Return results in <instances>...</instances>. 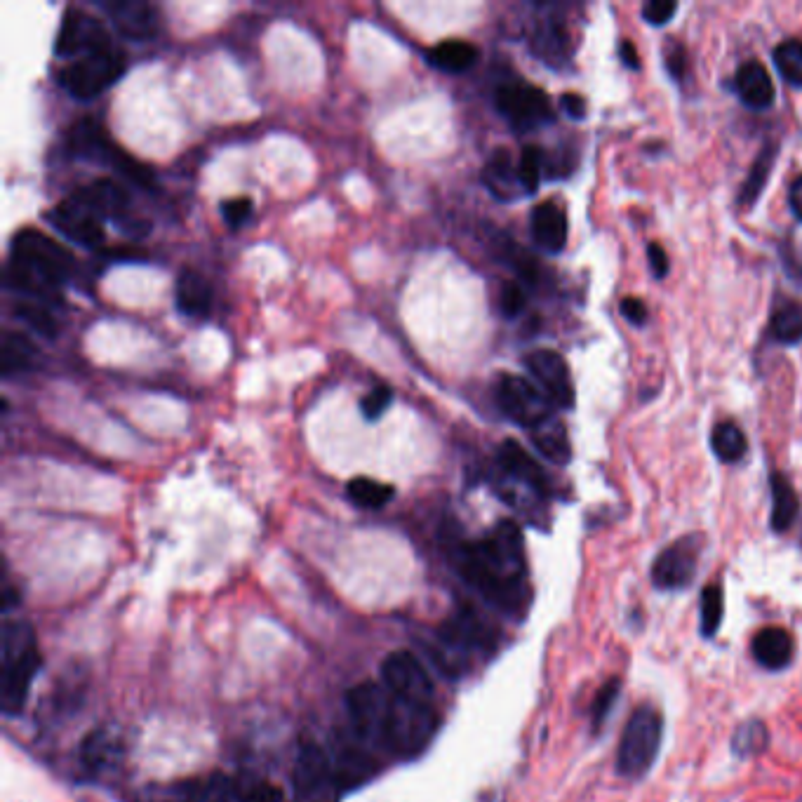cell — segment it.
I'll return each mask as SVG.
<instances>
[{"instance_id": "obj_39", "label": "cell", "mask_w": 802, "mask_h": 802, "mask_svg": "<svg viewBox=\"0 0 802 802\" xmlns=\"http://www.w3.org/2000/svg\"><path fill=\"white\" fill-rule=\"evenodd\" d=\"M774 64L786 83L802 88V40L788 38L774 48Z\"/></svg>"}, {"instance_id": "obj_45", "label": "cell", "mask_w": 802, "mask_h": 802, "mask_svg": "<svg viewBox=\"0 0 802 802\" xmlns=\"http://www.w3.org/2000/svg\"><path fill=\"white\" fill-rule=\"evenodd\" d=\"M240 802H287L283 788H278L276 784H269V781H257V784L247 786L245 791H240Z\"/></svg>"}, {"instance_id": "obj_7", "label": "cell", "mask_w": 802, "mask_h": 802, "mask_svg": "<svg viewBox=\"0 0 802 802\" xmlns=\"http://www.w3.org/2000/svg\"><path fill=\"white\" fill-rule=\"evenodd\" d=\"M125 71V55L116 45H106L102 50L90 52L78 59H71L64 69H59V85L76 99H95L106 88H111Z\"/></svg>"}, {"instance_id": "obj_35", "label": "cell", "mask_w": 802, "mask_h": 802, "mask_svg": "<svg viewBox=\"0 0 802 802\" xmlns=\"http://www.w3.org/2000/svg\"><path fill=\"white\" fill-rule=\"evenodd\" d=\"M346 494H349V499L353 504L360 506V509H382V506L389 504L393 499V494H396V487L393 485H386V483H379V480L374 478H353L349 485H346Z\"/></svg>"}, {"instance_id": "obj_32", "label": "cell", "mask_w": 802, "mask_h": 802, "mask_svg": "<svg viewBox=\"0 0 802 802\" xmlns=\"http://www.w3.org/2000/svg\"><path fill=\"white\" fill-rule=\"evenodd\" d=\"M532 48L544 62L558 66L560 59H565L567 52H570V36H567L565 26L558 19L548 17L534 31Z\"/></svg>"}, {"instance_id": "obj_48", "label": "cell", "mask_w": 802, "mask_h": 802, "mask_svg": "<svg viewBox=\"0 0 802 802\" xmlns=\"http://www.w3.org/2000/svg\"><path fill=\"white\" fill-rule=\"evenodd\" d=\"M678 10V5L668 3V0H652L643 8V19L652 26H664L666 22H671V17Z\"/></svg>"}, {"instance_id": "obj_13", "label": "cell", "mask_w": 802, "mask_h": 802, "mask_svg": "<svg viewBox=\"0 0 802 802\" xmlns=\"http://www.w3.org/2000/svg\"><path fill=\"white\" fill-rule=\"evenodd\" d=\"M382 683L393 697L433 704V680L412 652H391L382 664Z\"/></svg>"}, {"instance_id": "obj_14", "label": "cell", "mask_w": 802, "mask_h": 802, "mask_svg": "<svg viewBox=\"0 0 802 802\" xmlns=\"http://www.w3.org/2000/svg\"><path fill=\"white\" fill-rule=\"evenodd\" d=\"M106 45H111L109 31H106V26L97 17L88 15V12L80 8H69L64 12L55 40L57 57L78 59L95 50H102Z\"/></svg>"}, {"instance_id": "obj_23", "label": "cell", "mask_w": 802, "mask_h": 802, "mask_svg": "<svg viewBox=\"0 0 802 802\" xmlns=\"http://www.w3.org/2000/svg\"><path fill=\"white\" fill-rule=\"evenodd\" d=\"M76 196L88 203L102 219H123L125 212L130 210L128 191L109 177L95 179V182L78 189Z\"/></svg>"}, {"instance_id": "obj_49", "label": "cell", "mask_w": 802, "mask_h": 802, "mask_svg": "<svg viewBox=\"0 0 802 802\" xmlns=\"http://www.w3.org/2000/svg\"><path fill=\"white\" fill-rule=\"evenodd\" d=\"M621 316H624L628 323L643 325L647 320V306L636 297H626L621 299Z\"/></svg>"}, {"instance_id": "obj_11", "label": "cell", "mask_w": 802, "mask_h": 802, "mask_svg": "<svg viewBox=\"0 0 802 802\" xmlns=\"http://www.w3.org/2000/svg\"><path fill=\"white\" fill-rule=\"evenodd\" d=\"M497 403L506 417L530 431L553 414V403L546 398V393L518 374H501L497 382Z\"/></svg>"}, {"instance_id": "obj_19", "label": "cell", "mask_w": 802, "mask_h": 802, "mask_svg": "<svg viewBox=\"0 0 802 802\" xmlns=\"http://www.w3.org/2000/svg\"><path fill=\"white\" fill-rule=\"evenodd\" d=\"M113 26L130 40H149L158 31V12L144 0H113L106 3Z\"/></svg>"}, {"instance_id": "obj_53", "label": "cell", "mask_w": 802, "mask_h": 802, "mask_svg": "<svg viewBox=\"0 0 802 802\" xmlns=\"http://www.w3.org/2000/svg\"><path fill=\"white\" fill-rule=\"evenodd\" d=\"M788 205H791L793 215L802 222V175L791 184V191H788Z\"/></svg>"}, {"instance_id": "obj_9", "label": "cell", "mask_w": 802, "mask_h": 802, "mask_svg": "<svg viewBox=\"0 0 802 802\" xmlns=\"http://www.w3.org/2000/svg\"><path fill=\"white\" fill-rule=\"evenodd\" d=\"M389 708L391 692L384 685L363 683L346 694V711H349L353 734L360 744L382 746Z\"/></svg>"}, {"instance_id": "obj_46", "label": "cell", "mask_w": 802, "mask_h": 802, "mask_svg": "<svg viewBox=\"0 0 802 802\" xmlns=\"http://www.w3.org/2000/svg\"><path fill=\"white\" fill-rule=\"evenodd\" d=\"M222 215H224V222L229 224L231 229H240V226H243L252 215V200L250 198L224 200Z\"/></svg>"}, {"instance_id": "obj_10", "label": "cell", "mask_w": 802, "mask_h": 802, "mask_svg": "<svg viewBox=\"0 0 802 802\" xmlns=\"http://www.w3.org/2000/svg\"><path fill=\"white\" fill-rule=\"evenodd\" d=\"M701 548H704L701 534H687V537H680L673 544H668L652 563L650 579L654 588H659V591H683V588L692 586L699 570Z\"/></svg>"}, {"instance_id": "obj_24", "label": "cell", "mask_w": 802, "mask_h": 802, "mask_svg": "<svg viewBox=\"0 0 802 802\" xmlns=\"http://www.w3.org/2000/svg\"><path fill=\"white\" fill-rule=\"evenodd\" d=\"M734 90L741 102L751 109H767L774 104V83L772 76L760 62H746L734 76Z\"/></svg>"}, {"instance_id": "obj_50", "label": "cell", "mask_w": 802, "mask_h": 802, "mask_svg": "<svg viewBox=\"0 0 802 802\" xmlns=\"http://www.w3.org/2000/svg\"><path fill=\"white\" fill-rule=\"evenodd\" d=\"M647 259H650V269L654 273V278H664L668 273V255L664 252V247L659 243L647 245Z\"/></svg>"}, {"instance_id": "obj_36", "label": "cell", "mask_w": 802, "mask_h": 802, "mask_svg": "<svg viewBox=\"0 0 802 802\" xmlns=\"http://www.w3.org/2000/svg\"><path fill=\"white\" fill-rule=\"evenodd\" d=\"M774 160H777V146L774 144H767L763 151H760L758 160H755L753 167H751V175L744 184H741V193H739V203L744 207H751L755 200H758L760 193H763L765 184H767V177H770L772 167H774Z\"/></svg>"}, {"instance_id": "obj_43", "label": "cell", "mask_w": 802, "mask_h": 802, "mask_svg": "<svg viewBox=\"0 0 802 802\" xmlns=\"http://www.w3.org/2000/svg\"><path fill=\"white\" fill-rule=\"evenodd\" d=\"M541 170H544V153H541L539 146H525L518 158V177L525 193L537 191Z\"/></svg>"}, {"instance_id": "obj_51", "label": "cell", "mask_w": 802, "mask_h": 802, "mask_svg": "<svg viewBox=\"0 0 802 802\" xmlns=\"http://www.w3.org/2000/svg\"><path fill=\"white\" fill-rule=\"evenodd\" d=\"M666 66L673 73V78H680L685 71V50L680 43H671L666 48Z\"/></svg>"}, {"instance_id": "obj_26", "label": "cell", "mask_w": 802, "mask_h": 802, "mask_svg": "<svg viewBox=\"0 0 802 802\" xmlns=\"http://www.w3.org/2000/svg\"><path fill=\"white\" fill-rule=\"evenodd\" d=\"M175 299H177L179 311H182L184 316L205 318L207 313H210L212 292H210V285H207V280L200 276L198 271L184 269L182 273H179L177 285H175Z\"/></svg>"}, {"instance_id": "obj_42", "label": "cell", "mask_w": 802, "mask_h": 802, "mask_svg": "<svg viewBox=\"0 0 802 802\" xmlns=\"http://www.w3.org/2000/svg\"><path fill=\"white\" fill-rule=\"evenodd\" d=\"M12 311H15V316L19 320H24L26 325L33 327V330H36L38 334H43V337H48V339L57 337L59 325H57L55 316H52L50 309L45 304L33 302V299H29V302H17L15 309H12Z\"/></svg>"}, {"instance_id": "obj_40", "label": "cell", "mask_w": 802, "mask_h": 802, "mask_svg": "<svg viewBox=\"0 0 802 802\" xmlns=\"http://www.w3.org/2000/svg\"><path fill=\"white\" fill-rule=\"evenodd\" d=\"M210 781H177L172 786H160L149 791V802H205Z\"/></svg>"}, {"instance_id": "obj_30", "label": "cell", "mask_w": 802, "mask_h": 802, "mask_svg": "<svg viewBox=\"0 0 802 802\" xmlns=\"http://www.w3.org/2000/svg\"><path fill=\"white\" fill-rule=\"evenodd\" d=\"M772 487V530L774 532H788L798 518L800 499L795 494L791 480L784 473H772L770 478Z\"/></svg>"}, {"instance_id": "obj_8", "label": "cell", "mask_w": 802, "mask_h": 802, "mask_svg": "<svg viewBox=\"0 0 802 802\" xmlns=\"http://www.w3.org/2000/svg\"><path fill=\"white\" fill-rule=\"evenodd\" d=\"M292 791V802H339L342 786L332 758L323 746L304 744L299 748L292 772Z\"/></svg>"}, {"instance_id": "obj_5", "label": "cell", "mask_w": 802, "mask_h": 802, "mask_svg": "<svg viewBox=\"0 0 802 802\" xmlns=\"http://www.w3.org/2000/svg\"><path fill=\"white\" fill-rule=\"evenodd\" d=\"M438 723L440 718L433 704L398 699L391 694L382 746L398 758H414L431 744L433 734L438 732Z\"/></svg>"}, {"instance_id": "obj_41", "label": "cell", "mask_w": 802, "mask_h": 802, "mask_svg": "<svg viewBox=\"0 0 802 802\" xmlns=\"http://www.w3.org/2000/svg\"><path fill=\"white\" fill-rule=\"evenodd\" d=\"M619 694H621V678H617V675L607 680V683L596 692V697H593V701H591V732L593 734H598L605 727L607 718H610L614 706H617Z\"/></svg>"}, {"instance_id": "obj_20", "label": "cell", "mask_w": 802, "mask_h": 802, "mask_svg": "<svg viewBox=\"0 0 802 802\" xmlns=\"http://www.w3.org/2000/svg\"><path fill=\"white\" fill-rule=\"evenodd\" d=\"M499 466L513 483L527 487V490L537 494V497H544L548 492V483L541 466L525 452L523 445L516 443V440H504V443H501Z\"/></svg>"}, {"instance_id": "obj_34", "label": "cell", "mask_w": 802, "mask_h": 802, "mask_svg": "<svg viewBox=\"0 0 802 802\" xmlns=\"http://www.w3.org/2000/svg\"><path fill=\"white\" fill-rule=\"evenodd\" d=\"M711 447L715 457L720 461H725V464H737L739 459H744L748 443L744 431H741L734 421H720L711 433Z\"/></svg>"}, {"instance_id": "obj_37", "label": "cell", "mask_w": 802, "mask_h": 802, "mask_svg": "<svg viewBox=\"0 0 802 802\" xmlns=\"http://www.w3.org/2000/svg\"><path fill=\"white\" fill-rule=\"evenodd\" d=\"M723 588L718 584L704 586L699 598V631L701 638H713L723 624Z\"/></svg>"}, {"instance_id": "obj_27", "label": "cell", "mask_w": 802, "mask_h": 802, "mask_svg": "<svg viewBox=\"0 0 802 802\" xmlns=\"http://www.w3.org/2000/svg\"><path fill=\"white\" fill-rule=\"evenodd\" d=\"M532 436V443L537 450L544 454L546 459H551L553 464L558 466H565L570 464L572 459V445H570V436H567V429L565 424L560 421L556 414H551L546 421H541L539 426H534L530 431Z\"/></svg>"}, {"instance_id": "obj_28", "label": "cell", "mask_w": 802, "mask_h": 802, "mask_svg": "<svg viewBox=\"0 0 802 802\" xmlns=\"http://www.w3.org/2000/svg\"><path fill=\"white\" fill-rule=\"evenodd\" d=\"M332 763H334V772H337V779H339V786H342V791H351V788L365 784V781L374 774L372 755L358 744L344 746L342 751L337 753V758H332Z\"/></svg>"}, {"instance_id": "obj_52", "label": "cell", "mask_w": 802, "mask_h": 802, "mask_svg": "<svg viewBox=\"0 0 802 802\" xmlns=\"http://www.w3.org/2000/svg\"><path fill=\"white\" fill-rule=\"evenodd\" d=\"M560 109H563L570 118L581 120L586 116V99L581 95H574V92H567V95H563V99H560Z\"/></svg>"}, {"instance_id": "obj_33", "label": "cell", "mask_w": 802, "mask_h": 802, "mask_svg": "<svg viewBox=\"0 0 802 802\" xmlns=\"http://www.w3.org/2000/svg\"><path fill=\"white\" fill-rule=\"evenodd\" d=\"M767 746H770V730H767L763 720L751 718L744 720V723L734 730L730 751L737 760H748V758H758L760 753H765Z\"/></svg>"}, {"instance_id": "obj_1", "label": "cell", "mask_w": 802, "mask_h": 802, "mask_svg": "<svg viewBox=\"0 0 802 802\" xmlns=\"http://www.w3.org/2000/svg\"><path fill=\"white\" fill-rule=\"evenodd\" d=\"M452 560L466 584L509 614L530 605L523 532L511 520H501L478 541H461L452 548Z\"/></svg>"}, {"instance_id": "obj_6", "label": "cell", "mask_w": 802, "mask_h": 802, "mask_svg": "<svg viewBox=\"0 0 802 802\" xmlns=\"http://www.w3.org/2000/svg\"><path fill=\"white\" fill-rule=\"evenodd\" d=\"M438 640L443 657V671L459 675L466 671L476 654H490L497 645L494 628L478 617L473 610H461L438 628Z\"/></svg>"}, {"instance_id": "obj_25", "label": "cell", "mask_w": 802, "mask_h": 802, "mask_svg": "<svg viewBox=\"0 0 802 802\" xmlns=\"http://www.w3.org/2000/svg\"><path fill=\"white\" fill-rule=\"evenodd\" d=\"M483 182L499 200H513L523 191L518 177V163H513L509 149H497L485 163Z\"/></svg>"}, {"instance_id": "obj_2", "label": "cell", "mask_w": 802, "mask_h": 802, "mask_svg": "<svg viewBox=\"0 0 802 802\" xmlns=\"http://www.w3.org/2000/svg\"><path fill=\"white\" fill-rule=\"evenodd\" d=\"M73 257L38 229H22L15 233L10 245V259L5 266V280L12 290L29 294L33 302H57L59 287L69 278Z\"/></svg>"}, {"instance_id": "obj_18", "label": "cell", "mask_w": 802, "mask_h": 802, "mask_svg": "<svg viewBox=\"0 0 802 802\" xmlns=\"http://www.w3.org/2000/svg\"><path fill=\"white\" fill-rule=\"evenodd\" d=\"M69 151L78 158H88V160H99V163H109L118 170L120 156H125L123 151L118 149L116 144L106 137V132L97 120H78L76 125L69 130Z\"/></svg>"}, {"instance_id": "obj_3", "label": "cell", "mask_w": 802, "mask_h": 802, "mask_svg": "<svg viewBox=\"0 0 802 802\" xmlns=\"http://www.w3.org/2000/svg\"><path fill=\"white\" fill-rule=\"evenodd\" d=\"M40 668L36 633L22 619H10L0 633V706L5 715H17L29 699Z\"/></svg>"}, {"instance_id": "obj_22", "label": "cell", "mask_w": 802, "mask_h": 802, "mask_svg": "<svg viewBox=\"0 0 802 802\" xmlns=\"http://www.w3.org/2000/svg\"><path fill=\"white\" fill-rule=\"evenodd\" d=\"M530 229L532 238L541 250L551 252L556 255L567 243V215L565 210L553 200H546V203H539L532 210L530 217Z\"/></svg>"}, {"instance_id": "obj_31", "label": "cell", "mask_w": 802, "mask_h": 802, "mask_svg": "<svg viewBox=\"0 0 802 802\" xmlns=\"http://www.w3.org/2000/svg\"><path fill=\"white\" fill-rule=\"evenodd\" d=\"M429 62L445 73H464L478 62V48L469 40H443L429 50Z\"/></svg>"}, {"instance_id": "obj_54", "label": "cell", "mask_w": 802, "mask_h": 802, "mask_svg": "<svg viewBox=\"0 0 802 802\" xmlns=\"http://www.w3.org/2000/svg\"><path fill=\"white\" fill-rule=\"evenodd\" d=\"M619 55H621V59H624L626 66H631V69H640L638 50H636V45L631 43V40H624V43L619 45Z\"/></svg>"}, {"instance_id": "obj_21", "label": "cell", "mask_w": 802, "mask_h": 802, "mask_svg": "<svg viewBox=\"0 0 802 802\" xmlns=\"http://www.w3.org/2000/svg\"><path fill=\"white\" fill-rule=\"evenodd\" d=\"M751 654L765 671H784L795 657V638L781 626H765L751 640Z\"/></svg>"}, {"instance_id": "obj_38", "label": "cell", "mask_w": 802, "mask_h": 802, "mask_svg": "<svg viewBox=\"0 0 802 802\" xmlns=\"http://www.w3.org/2000/svg\"><path fill=\"white\" fill-rule=\"evenodd\" d=\"M770 334L779 344H798L802 342V306L788 302L774 311Z\"/></svg>"}, {"instance_id": "obj_16", "label": "cell", "mask_w": 802, "mask_h": 802, "mask_svg": "<svg viewBox=\"0 0 802 802\" xmlns=\"http://www.w3.org/2000/svg\"><path fill=\"white\" fill-rule=\"evenodd\" d=\"M50 219L64 236H69L80 245L99 247L104 243L102 217L88 203H83L76 193H71L69 198L52 207Z\"/></svg>"}, {"instance_id": "obj_12", "label": "cell", "mask_w": 802, "mask_h": 802, "mask_svg": "<svg viewBox=\"0 0 802 802\" xmlns=\"http://www.w3.org/2000/svg\"><path fill=\"white\" fill-rule=\"evenodd\" d=\"M497 109L520 132L553 123V104L544 90L527 83H504L497 90Z\"/></svg>"}, {"instance_id": "obj_29", "label": "cell", "mask_w": 802, "mask_h": 802, "mask_svg": "<svg viewBox=\"0 0 802 802\" xmlns=\"http://www.w3.org/2000/svg\"><path fill=\"white\" fill-rule=\"evenodd\" d=\"M36 358V344L26 334L17 330H5L3 342H0V374L3 377H12V374L29 370L36 363Z\"/></svg>"}, {"instance_id": "obj_15", "label": "cell", "mask_w": 802, "mask_h": 802, "mask_svg": "<svg viewBox=\"0 0 802 802\" xmlns=\"http://www.w3.org/2000/svg\"><path fill=\"white\" fill-rule=\"evenodd\" d=\"M525 367L537 379L541 389H544L546 398L556 407L563 410H572L574 407V384L570 367H567L565 358L558 351L551 349H537L525 356Z\"/></svg>"}, {"instance_id": "obj_47", "label": "cell", "mask_w": 802, "mask_h": 802, "mask_svg": "<svg viewBox=\"0 0 802 802\" xmlns=\"http://www.w3.org/2000/svg\"><path fill=\"white\" fill-rule=\"evenodd\" d=\"M501 311H504L506 318H516L520 311L525 309V290L518 283H504L501 287V297H499Z\"/></svg>"}, {"instance_id": "obj_4", "label": "cell", "mask_w": 802, "mask_h": 802, "mask_svg": "<svg viewBox=\"0 0 802 802\" xmlns=\"http://www.w3.org/2000/svg\"><path fill=\"white\" fill-rule=\"evenodd\" d=\"M664 741V715L650 704L631 713L619 739L617 772L628 781H640L654 767Z\"/></svg>"}, {"instance_id": "obj_17", "label": "cell", "mask_w": 802, "mask_h": 802, "mask_svg": "<svg viewBox=\"0 0 802 802\" xmlns=\"http://www.w3.org/2000/svg\"><path fill=\"white\" fill-rule=\"evenodd\" d=\"M125 746L113 727H99L80 746V763L90 777H111L123 767Z\"/></svg>"}, {"instance_id": "obj_44", "label": "cell", "mask_w": 802, "mask_h": 802, "mask_svg": "<svg viewBox=\"0 0 802 802\" xmlns=\"http://www.w3.org/2000/svg\"><path fill=\"white\" fill-rule=\"evenodd\" d=\"M391 403H393L391 386L379 384V386H374V389L367 393L363 400H360V412H363V417L367 421H377L386 410H389Z\"/></svg>"}]
</instances>
